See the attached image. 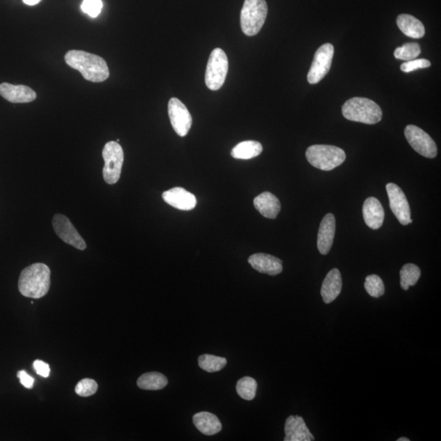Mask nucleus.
I'll list each match as a JSON object with an SVG mask.
<instances>
[{"instance_id":"16","label":"nucleus","mask_w":441,"mask_h":441,"mask_svg":"<svg viewBox=\"0 0 441 441\" xmlns=\"http://www.w3.org/2000/svg\"><path fill=\"white\" fill-rule=\"evenodd\" d=\"M335 217L332 213H328L323 218L318 232L317 247L320 253L326 255L331 251L334 235H335Z\"/></svg>"},{"instance_id":"22","label":"nucleus","mask_w":441,"mask_h":441,"mask_svg":"<svg viewBox=\"0 0 441 441\" xmlns=\"http://www.w3.org/2000/svg\"><path fill=\"white\" fill-rule=\"evenodd\" d=\"M397 23L402 33L413 39H420L425 35L424 24L416 17L408 14H401L398 16Z\"/></svg>"},{"instance_id":"8","label":"nucleus","mask_w":441,"mask_h":441,"mask_svg":"<svg viewBox=\"0 0 441 441\" xmlns=\"http://www.w3.org/2000/svg\"><path fill=\"white\" fill-rule=\"evenodd\" d=\"M405 135L413 149L422 156L433 159L438 156V147L428 133L415 125H408Z\"/></svg>"},{"instance_id":"2","label":"nucleus","mask_w":441,"mask_h":441,"mask_svg":"<svg viewBox=\"0 0 441 441\" xmlns=\"http://www.w3.org/2000/svg\"><path fill=\"white\" fill-rule=\"evenodd\" d=\"M51 272L47 265L35 263L27 267L21 273L18 290L26 298H43L50 289Z\"/></svg>"},{"instance_id":"36","label":"nucleus","mask_w":441,"mask_h":441,"mask_svg":"<svg viewBox=\"0 0 441 441\" xmlns=\"http://www.w3.org/2000/svg\"><path fill=\"white\" fill-rule=\"evenodd\" d=\"M397 441H410V440H408L406 438H399Z\"/></svg>"},{"instance_id":"12","label":"nucleus","mask_w":441,"mask_h":441,"mask_svg":"<svg viewBox=\"0 0 441 441\" xmlns=\"http://www.w3.org/2000/svg\"><path fill=\"white\" fill-rule=\"evenodd\" d=\"M53 226L56 234L65 243L80 250H85L87 248L85 241L66 216L56 215L53 217Z\"/></svg>"},{"instance_id":"7","label":"nucleus","mask_w":441,"mask_h":441,"mask_svg":"<svg viewBox=\"0 0 441 441\" xmlns=\"http://www.w3.org/2000/svg\"><path fill=\"white\" fill-rule=\"evenodd\" d=\"M102 157L105 161L102 170L105 182L110 185L117 183L122 175L124 159L122 147L117 142L106 143L102 151Z\"/></svg>"},{"instance_id":"15","label":"nucleus","mask_w":441,"mask_h":441,"mask_svg":"<svg viewBox=\"0 0 441 441\" xmlns=\"http://www.w3.org/2000/svg\"><path fill=\"white\" fill-rule=\"evenodd\" d=\"M285 441H312L314 435L310 433L303 417L292 415L288 417L285 426Z\"/></svg>"},{"instance_id":"20","label":"nucleus","mask_w":441,"mask_h":441,"mask_svg":"<svg viewBox=\"0 0 441 441\" xmlns=\"http://www.w3.org/2000/svg\"><path fill=\"white\" fill-rule=\"evenodd\" d=\"M255 208L261 215L270 219H275L281 210V204L275 194L263 192L254 199Z\"/></svg>"},{"instance_id":"28","label":"nucleus","mask_w":441,"mask_h":441,"mask_svg":"<svg viewBox=\"0 0 441 441\" xmlns=\"http://www.w3.org/2000/svg\"><path fill=\"white\" fill-rule=\"evenodd\" d=\"M421 53V47L417 43H408L394 50V56L397 59L403 61H411L419 57Z\"/></svg>"},{"instance_id":"13","label":"nucleus","mask_w":441,"mask_h":441,"mask_svg":"<svg viewBox=\"0 0 441 441\" xmlns=\"http://www.w3.org/2000/svg\"><path fill=\"white\" fill-rule=\"evenodd\" d=\"M162 198L169 206L180 210H192L197 203L196 197L182 188H174L167 190L162 194Z\"/></svg>"},{"instance_id":"35","label":"nucleus","mask_w":441,"mask_h":441,"mask_svg":"<svg viewBox=\"0 0 441 441\" xmlns=\"http://www.w3.org/2000/svg\"><path fill=\"white\" fill-rule=\"evenodd\" d=\"M22 1L26 3V6H34L38 4L41 0H22Z\"/></svg>"},{"instance_id":"10","label":"nucleus","mask_w":441,"mask_h":441,"mask_svg":"<svg viewBox=\"0 0 441 441\" xmlns=\"http://www.w3.org/2000/svg\"><path fill=\"white\" fill-rule=\"evenodd\" d=\"M386 188L390 208L398 221L403 226L412 224L410 207L405 193L394 183H388Z\"/></svg>"},{"instance_id":"24","label":"nucleus","mask_w":441,"mask_h":441,"mask_svg":"<svg viewBox=\"0 0 441 441\" xmlns=\"http://www.w3.org/2000/svg\"><path fill=\"white\" fill-rule=\"evenodd\" d=\"M138 387L147 391H159L168 384V378L158 372L146 373L138 379Z\"/></svg>"},{"instance_id":"31","label":"nucleus","mask_w":441,"mask_h":441,"mask_svg":"<svg viewBox=\"0 0 441 441\" xmlns=\"http://www.w3.org/2000/svg\"><path fill=\"white\" fill-rule=\"evenodd\" d=\"M103 3L101 0H83L81 6L82 11L91 17H97L101 12Z\"/></svg>"},{"instance_id":"21","label":"nucleus","mask_w":441,"mask_h":441,"mask_svg":"<svg viewBox=\"0 0 441 441\" xmlns=\"http://www.w3.org/2000/svg\"><path fill=\"white\" fill-rule=\"evenodd\" d=\"M193 422L201 433L213 435L220 433L222 426L218 417L210 412H199L193 416Z\"/></svg>"},{"instance_id":"9","label":"nucleus","mask_w":441,"mask_h":441,"mask_svg":"<svg viewBox=\"0 0 441 441\" xmlns=\"http://www.w3.org/2000/svg\"><path fill=\"white\" fill-rule=\"evenodd\" d=\"M334 48L331 44H324L315 54L312 67L308 74L310 85H315L323 80L331 68Z\"/></svg>"},{"instance_id":"14","label":"nucleus","mask_w":441,"mask_h":441,"mask_svg":"<svg viewBox=\"0 0 441 441\" xmlns=\"http://www.w3.org/2000/svg\"><path fill=\"white\" fill-rule=\"evenodd\" d=\"M0 95L12 103H28L36 99V92L30 87L13 85L3 83L0 85Z\"/></svg>"},{"instance_id":"33","label":"nucleus","mask_w":441,"mask_h":441,"mask_svg":"<svg viewBox=\"0 0 441 441\" xmlns=\"http://www.w3.org/2000/svg\"><path fill=\"white\" fill-rule=\"evenodd\" d=\"M34 369L36 373L42 376V377L48 378L50 374L49 365L44 361L36 360L34 362Z\"/></svg>"},{"instance_id":"27","label":"nucleus","mask_w":441,"mask_h":441,"mask_svg":"<svg viewBox=\"0 0 441 441\" xmlns=\"http://www.w3.org/2000/svg\"><path fill=\"white\" fill-rule=\"evenodd\" d=\"M257 381L250 377L240 378L236 384V392L246 401H252L256 397Z\"/></svg>"},{"instance_id":"11","label":"nucleus","mask_w":441,"mask_h":441,"mask_svg":"<svg viewBox=\"0 0 441 441\" xmlns=\"http://www.w3.org/2000/svg\"><path fill=\"white\" fill-rule=\"evenodd\" d=\"M168 113L172 126L180 137H185L192 125V115L187 106L179 99L173 97L169 101Z\"/></svg>"},{"instance_id":"34","label":"nucleus","mask_w":441,"mask_h":441,"mask_svg":"<svg viewBox=\"0 0 441 441\" xmlns=\"http://www.w3.org/2000/svg\"><path fill=\"white\" fill-rule=\"evenodd\" d=\"M17 378L20 379V383L26 388H33L35 379L28 374L25 370L18 371Z\"/></svg>"},{"instance_id":"1","label":"nucleus","mask_w":441,"mask_h":441,"mask_svg":"<svg viewBox=\"0 0 441 441\" xmlns=\"http://www.w3.org/2000/svg\"><path fill=\"white\" fill-rule=\"evenodd\" d=\"M65 61L69 67L80 72L88 81L103 82L110 76L108 64L100 56L81 50H71L65 56Z\"/></svg>"},{"instance_id":"23","label":"nucleus","mask_w":441,"mask_h":441,"mask_svg":"<svg viewBox=\"0 0 441 441\" xmlns=\"http://www.w3.org/2000/svg\"><path fill=\"white\" fill-rule=\"evenodd\" d=\"M261 143L256 141H244L236 145L231 152L232 157L238 160H250L263 152Z\"/></svg>"},{"instance_id":"6","label":"nucleus","mask_w":441,"mask_h":441,"mask_svg":"<svg viewBox=\"0 0 441 441\" xmlns=\"http://www.w3.org/2000/svg\"><path fill=\"white\" fill-rule=\"evenodd\" d=\"M228 58L224 50L215 49L212 51L207 64L206 83L210 90H220L224 85L228 72Z\"/></svg>"},{"instance_id":"19","label":"nucleus","mask_w":441,"mask_h":441,"mask_svg":"<svg viewBox=\"0 0 441 441\" xmlns=\"http://www.w3.org/2000/svg\"><path fill=\"white\" fill-rule=\"evenodd\" d=\"M342 281L341 273L338 269L334 268L328 273L324 278L322 287V296L324 303L329 304L333 303L342 291Z\"/></svg>"},{"instance_id":"17","label":"nucleus","mask_w":441,"mask_h":441,"mask_svg":"<svg viewBox=\"0 0 441 441\" xmlns=\"http://www.w3.org/2000/svg\"><path fill=\"white\" fill-rule=\"evenodd\" d=\"M248 262L254 270L269 276H277L283 271L281 260L270 254H253L249 258Z\"/></svg>"},{"instance_id":"26","label":"nucleus","mask_w":441,"mask_h":441,"mask_svg":"<svg viewBox=\"0 0 441 441\" xmlns=\"http://www.w3.org/2000/svg\"><path fill=\"white\" fill-rule=\"evenodd\" d=\"M421 276L420 268L415 264L405 265L401 271V286L403 290H408L410 286H414L419 281Z\"/></svg>"},{"instance_id":"5","label":"nucleus","mask_w":441,"mask_h":441,"mask_svg":"<svg viewBox=\"0 0 441 441\" xmlns=\"http://www.w3.org/2000/svg\"><path fill=\"white\" fill-rule=\"evenodd\" d=\"M268 12L266 0H245L240 13L241 29L248 36L261 31Z\"/></svg>"},{"instance_id":"30","label":"nucleus","mask_w":441,"mask_h":441,"mask_svg":"<svg viewBox=\"0 0 441 441\" xmlns=\"http://www.w3.org/2000/svg\"><path fill=\"white\" fill-rule=\"evenodd\" d=\"M99 385L96 381L90 378H85L80 381L76 386L75 391L78 396L82 397H88L94 394Z\"/></svg>"},{"instance_id":"3","label":"nucleus","mask_w":441,"mask_h":441,"mask_svg":"<svg viewBox=\"0 0 441 441\" xmlns=\"http://www.w3.org/2000/svg\"><path fill=\"white\" fill-rule=\"evenodd\" d=\"M343 116L351 122L375 124L383 118L380 106L372 100L365 97H353L342 106Z\"/></svg>"},{"instance_id":"25","label":"nucleus","mask_w":441,"mask_h":441,"mask_svg":"<svg viewBox=\"0 0 441 441\" xmlns=\"http://www.w3.org/2000/svg\"><path fill=\"white\" fill-rule=\"evenodd\" d=\"M199 366L208 373H216L226 365L227 360L224 357L204 354L199 357Z\"/></svg>"},{"instance_id":"4","label":"nucleus","mask_w":441,"mask_h":441,"mask_svg":"<svg viewBox=\"0 0 441 441\" xmlns=\"http://www.w3.org/2000/svg\"><path fill=\"white\" fill-rule=\"evenodd\" d=\"M306 157L315 168L331 171L340 166L346 160V153L340 147L314 145L308 148Z\"/></svg>"},{"instance_id":"32","label":"nucleus","mask_w":441,"mask_h":441,"mask_svg":"<svg viewBox=\"0 0 441 441\" xmlns=\"http://www.w3.org/2000/svg\"><path fill=\"white\" fill-rule=\"evenodd\" d=\"M431 67V63L428 60L426 59H414L411 60V61H408L407 63H403L401 64V69L403 72L410 73L416 69H425Z\"/></svg>"},{"instance_id":"18","label":"nucleus","mask_w":441,"mask_h":441,"mask_svg":"<svg viewBox=\"0 0 441 441\" xmlns=\"http://www.w3.org/2000/svg\"><path fill=\"white\" fill-rule=\"evenodd\" d=\"M363 217L367 226L373 230H378L383 224L385 213L382 203L378 199L369 197L363 206Z\"/></svg>"},{"instance_id":"29","label":"nucleus","mask_w":441,"mask_h":441,"mask_svg":"<svg viewBox=\"0 0 441 441\" xmlns=\"http://www.w3.org/2000/svg\"><path fill=\"white\" fill-rule=\"evenodd\" d=\"M365 289L373 298H380L385 292V286L382 278L377 275L367 276L365 283Z\"/></svg>"}]
</instances>
